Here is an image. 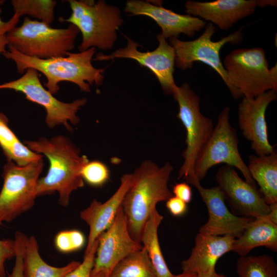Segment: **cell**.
<instances>
[{
    "label": "cell",
    "instance_id": "6da1fadb",
    "mask_svg": "<svg viewBox=\"0 0 277 277\" xmlns=\"http://www.w3.org/2000/svg\"><path fill=\"white\" fill-rule=\"evenodd\" d=\"M24 144L32 151L45 155L49 161L47 173L38 180L37 196L57 191L59 204L68 206L71 193L84 185L81 171L89 161L88 157L81 155L79 148L63 135L25 141Z\"/></svg>",
    "mask_w": 277,
    "mask_h": 277
},
{
    "label": "cell",
    "instance_id": "7a4b0ae2",
    "mask_svg": "<svg viewBox=\"0 0 277 277\" xmlns=\"http://www.w3.org/2000/svg\"><path fill=\"white\" fill-rule=\"evenodd\" d=\"M8 47L2 55L15 63L17 72L23 74L27 69L33 68L42 73L47 80L45 87L53 95L60 90L58 84L61 82L72 83L87 93L91 92L90 85L103 84L106 68H96L92 64L95 48L70 52L66 56L39 59L24 55L12 46Z\"/></svg>",
    "mask_w": 277,
    "mask_h": 277
},
{
    "label": "cell",
    "instance_id": "3957f363",
    "mask_svg": "<svg viewBox=\"0 0 277 277\" xmlns=\"http://www.w3.org/2000/svg\"><path fill=\"white\" fill-rule=\"evenodd\" d=\"M173 170L169 162L160 167L147 160L132 173V182L122 206L131 236L141 243L144 226L157 204L173 195L168 186Z\"/></svg>",
    "mask_w": 277,
    "mask_h": 277
},
{
    "label": "cell",
    "instance_id": "277c9868",
    "mask_svg": "<svg viewBox=\"0 0 277 277\" xmlns=\"http://www.w3.org/2000/svg\"><path fill=\"white\" fill-rule=\"evenodd\" d=\"M223 66L227 73L228 88L234 98L254 97L277 90L276 64L269 68L262 48L235 49L226 56Z\"/></svg>",
    "mask_w": 277,
    "mask_h": 277
},
{
    "label": "cell",
    "instance_id": "5b68a950",
    "mask_svg": "<svg viewBox=\"0 0 277 277\" xmlns=\"http://www.w3.org/2000/svg\"><path fill=\"white\" fill-rule=\"evenodd\" d=\"M172 94L179 106L176 116L186 132V147L182 154L184 161L179 170L178 179H183L195 187L201 184L194 173L195 163L208 142L214 126L212 121L201 113L200 98L189 84L176 85Z\"/></svg>",
    "mask_w": 277,
    "mask_h": 277
},
{
    "label": "cell",
    "instance_id": "8992f818",
    "mask_svg": "<svg viewBox=\"0 0 277 277\" xmlns=\"http://www.w3.org/2000/svg\"><path fill=\"white\" fill-rule=\"evenodd\" d=\"M67 2L71 9V15L67 18L60 17L59 21L70 23L81 32L80 52L93 47L111 49L117 40L116 31L123 23L120 9L103 0Z\"/></svg>",
    "mask_w": 277,
    "mask_h": 277
},
{
    "label": "cell",
    "instance_id": "52a82bcc",
    "mask_svg": "<svg viewBox=\"0 0 277 277\" xmlns=\"http://www.w3.org/2000/svg\"><path fill=\"white\" fill-rule=\"evenodd\" d=\"M78 28L70 24L66 28H54L50 25L25 17L23 23L6 35L9 46L31 57L48 59L66 56L74 48Z\"/></svg>",
    "mask_w": 277,
    "mask_h": 277
},
{
    "label": "cell",
    "instance_id": "ba28073f",
    "mask_svg": "<svg viewBox=\"0 0 277 277\" xmlns=\"http://www.w3.org/2000/svg\"><path fill=\"white\" fill-rule=\"evenodd\" d=\"M229 112V108L226 106L219 114L212 133L196 161L195 177L201 182L211 168L225 164L237 168L245 180L257 188L256 184L240 153L239 138L235 129L230 123Z\"/></svg>",
    "mask_w": 277,
    "mask_h": 277
},
{
    "label": "cell",
    "instance_id": "9c48e42d",
    "mask_svg": "<svg viewBox=\"0 0 277 277\" xmlns=\"http://www.w3.org/2000/svg\"><path fill=\"white\" fill-rule=\"evenodd\" d=\"M44 165L43 159L25 166L7 161L2 173L4 184L0 192V226L4 222H12L34 205Z\"/></svg>",
    "mask_w": 277,
    "mask_h": 277
},
{
    "label": "cell",
    "instance_id": "30bf717a",
    "mask_svg": "<svg viewBox=\"0 0 277 277\" xmlns=\"http://www.w3.org/2000/svg\"><path fill=\"white\" fill-rule=\"evenodd\" d=\"M0 89H11L23 93L26 98L42 106L46 112L45 123L50 128L64 125L69 131L73 128L70 123L76 125L80 122L77 113L84 106L87 98L65 103L55 98L42 84L39 72L33 69H27L19 78L0 84Z\"/></svg>",
    "mask_w": 277,
    "mask_h": 277
},
{
    "label": "cell",
    "instance_id": "8fae6325",
    "mask_svg": "<svg viewBox=\"0 0 277 277\" xmlns=\"http://www.w3.org/2000/svg\"><path fill=\"white\" fill-rule=\"evenodd\" d=\"M242 28L215 42L211 38L215 27L210 23L207 24L202 35L194 40L183 41L176 37L169 38L170 44L175 51V65L186 70L191 68L195 62H201L214 69L228 88L227 73L222 63L220 52L225 44H238L242 41Z\"/></svg>",
    "mask_w": 277,
    "mask_h": 277
},
{
    "label": "cell",
    "instance_id": "7c38bea8",
    "mask_svg": "<svg viewBox=\"0 0 277 277\" xmlns=\"http://www.w3.org/2000/svg\"><path fill=\"white\" fill-rule=\"evenodd\" d=\"M125 37L127 41L125 47L116 49L110 54L99 53L94 60L109 61L116 58L134 60L154 74L166 94H172L176 86L173 77L175 58L173 47L161 33L156 35L158 46L151 51H140L137 49L140 46L138 43L128 36Z\"/></svg>",
    "mask_w": 277,
    "mask_h": 277
},
{
    "label": "cell",
    "instance_id": "4fadbf2b",
    "mask_svg": "<svg viewBox=\"0 0 277 277\" xmlns=\"http://www.w3.org/2000/svg\"><path fill=\"white\" fill-rule=\"evenodd\" d=\"M98 244L91 275L109 277L115 266L143 245L134 240L128 230L127 219L121 206L111 225L98 237Z\"/></svg>",
    "mask_w": 277,
    "mask_h": 277
},
{
    "label": "cell",
    "instance_id": "5bb4252c",
    "mask_svg": "<svg viewBox=\"0 0 277 277\" xmlns=\"http://www.w3.org/2000/svg\"><path fill=\"white\" fill-rule=\"evenodd\" d=\"M277 98V90L267 91L254 97H244L238 108V124L244 137L250 142L256 155L271 154L276 150L268 140L265 113Z\"/></svg>",
    "mask_w": 277,
    "mask_h": 277
},
{
    "label": "cell",
    "instance_id": "9a60e30c",
    "mask_svg": "<svg viewBox=\"0 0 277 277\" xmlns=\"http://www.w3.org/2000/svg\"><path fill=\"white\" fill-rule=\"evenodd\" d=\"M215 180L235 215L254 219L268 214L269 206L257 188L241 178L234 167H220Z\"/></svg>",
    "mask_w": 277,
    "mask_h": 277
},
{
    "label": "cell",
    "instance_id": "2e32d148",
    "mask_svg": "<svg viewBox=\"0 0 277 277\" xmlns=\"http://www.w3.org/2000/svg\"><path fill=\"white\" fill-rule=\"evenodd\" d=\"M276 5V0L188 1L185 7L187 14L210 21L222 30H228L240 19L253 13L258 7Z\"/></svg>",
    "mask_w": 277,
    "mask_h": 277
},
{
    "label": "cell",
    "instance_id": "e0dca14e",
    "mask_svg": "<svg viewBox=\"0 0 277 277\" xmlns=\"http://www.w3.org/2000/svg\"><path fill=\"white\" fill-rule=\"evenodd\" d=\"M124 11L131 15H144L154 20L166 38H177L181 33L192 37L206 25L204 20L189 14H179L160 4L147 1L130 0L126 3Z\"/></svg>",
    "mask_w": 277,
    "mask_h": 277
},
{
    "label": "cell",
    "instance_id": "ac0fdd59",
    "mask_svg": "<svg viewBox=\"0 0 277 277\" xmlns=\"http://www.w3.org/2000/svg\"><path fill=\"white\" fill-rule=\"evenodd\" d=\"M195 188L207 207L209 215L208 221L200 227L199 232L239 238L253 219L231 213L225 204L223 193L217 186L206 188L200 184Z\"/></svg>",
    "mask_w": 277,
    "mask_h": 277
},
{
    "label": "cell",
    "instance_id": "d6986e66",
    "mask_svg": "<svg viewBox=\"0 0 277 277\" xmlns=\"http://www.w3.org/2000/svg\"><path fill=\"white\" fill-rule=\"evenodd\" d=\"M132 182V173L123 175L120 186L108 200L101 203L93 200L88 207L81 212V219L89 227L88 240L84 254L90 250L99 235L113 222Z\"/></svg>",
    "mask_w": 277,
    "mask_h": 277
},
{
    "label": "cell",
    "instance_id": "ffe728a7",
    "mask_svg": "<svg viewBox=\"0 0 277 277\" xmlns=\"http://www.w3.org/2000/svg\"><path fill=\"white\" fill-rule=\"evenodd\" d=\"M235 238L228 235H213L199 233L190 256L181 263L183 272L200 274L215 270L218 260L232 251Z\"/></svg>",
    "mask_w": 277,
    "mask_h": 277
},
{
    "label": "cell",
    "instance_id": "44dd1931",
    "mask_svg": "<svg viewBox=\"0 0 277 277\" xmlns=\"http://www.w3.org/2000/svg\"><path fill=\"white\" fill-rule=\"evenodd\" d=\"M260 246L277 251V225L267 215L254 218L248 223L241 236L234 239L232 251L245 256Z\"/></svg>",
    "mask_w": 277,
    "mask_h": 277
},
{
    "label": "cell",
    "instance_id": "7402d4cb",
    "mask_svg": "<svg viewBox=\"0 0 277 277\" xmlns=\"http://www.w3.org/2000/svg\"><path fill=\"white\" fill-rule=\"evenodd\" d=\"M247 167L265 202L269 205L277 203L276 151L266 155H249Z\"/></svg>",
    "mask_w": 277,
    "mask_h": 277
},
{
    "label": "cell",
    "instance_id": "603a6c76",
    "mask_svg": "<svg viewBox=\"0 0 277 277\" xmlns=\"http://www.w3.org/2000/svg\"><path fill=\"white\" fill-rule=\"evenodd\" d=\"M80 263L78 261H72L63 267L51 266L41 256L35 238L31 236L28 238L23 260L24 277H65Z\"/></svg>",
    "mask_w": 277,
    "mask_h": 277
},
{
    "label": "cell",
    "instance_id": "cb8c5ba5",
    "mask_svg": "<svg viewBox=\"0 0 277 277\" xmlns=\"http://www.w3.org/2000/svg\"><path fill=\"white\" fill-rule=\"evenodd\" d=\"M163 219V216L156 209L151 213L144 226L141 242L147 252L156 277H175L166 263L159 242L158 228Z\"/></svg>",
    "mask_w": 277,
    "mask_h": 277
},
{
    "label": "cell",
    "instance_id": "d4e9b609",
    "mask_svg": "<svg viewBox=\"0 0 277 277\" xmlns=\"http://www.w3.org/2000/svg\"><path fill=\"white\" fill-rule=\"evenodd\" d=\"M109 277H156L145 248L134 251L122 260Z\"/></svg>",
    "mask_w": 277,
    "mask_h": 277
},
{
    "label": "cell",
    "instance_id": "484cf974",
    "mask_svg": "<svg viewBox=\"0 0 277 277\" xmlns=\"http://www.w3.org/2000/svg\"><path fill=\"white\" fill-rule=\"evenodd\" d=\"M236 267L239 277H277V265L266 254L240 256Z\"/></svg>",
    "mask_w": 277,
    "mask_h": 277
},
{
    "label": "cell",
    "instance_id": "4316f807",
    "mask_svg": "<svg viewBox=\"0 0 277 277\" xmlns=\"http://www.w3.org/2000/svg\"><path fill=\"white\" fill-rule=\"evenodd\" d=\"M57 2L52 0H12L13 14L19 17L27 15L50 25L54 19Z\"/></svg>",
    "mask_w": 277,
    "mask_h": 277
},
{
    "label": "cell",
    "instance_id": "83f0119b",
    "mask_svg": "<svg viewBox=\"0 0 277 277\" xmlns=\"http://www.w3.org/2000/svg\"><path fill=\"white\" fill-rule=\"evenodd\" d=\"M82 178L91 186L101 187L110 179V171L103 162L94 160L89 161L81 171Z\"/></svg>",
    "mask_w": 277,
    "mask_h": 277
},
{
    "label": "cell",
    "instance_id": "f1b7e54d",
    "mask_svg": "<svg viewBox=\"0 0 277 277\" xmlns=\"http://www.w3.org/2000/svg\"><path fill=\"white\" fill-rule=\"evenodd\" d=\"M54 242L58 250L68 253L81 249L85 244V239L79 230H64L56 235Z\"/></svg>",
    "mask_w": 277,
    "mask_h": 277
},
{
    "label": "cell",
    "instance_id": "f546056e",
    "mask_svg": "<svg viewBox=\"0 0 277 277\" xmlns=\"http://www.w3.org/2000/svg\"><path fill=\"white\" fill-rule=\"evenodd\" d=\"M6 157L7 161H11L19 166H25L43 159L42 154L32 151L19 140L13 145Z\"/></svg>",
    "mask_w": 277,
    "mask_h": 277
},
{
    "label": "cell",
    "instance_id": "4dcf8cb0",
    "mask_svg": "<svg viewBox=\"0 0 277 277\" xmlns=\"http://www.w3.org/2000/svg\"><path fill=\"white\" fill-rule=\"evenodd\" d=\"M98 244L97 238L90 250L84 254L83 262L65 277H105L102 274H98L94 276L91 275Z\"/></svg>",
    "mask_w": 277,
    "mask_h": 277
},
{
    "label": "cell",
    "instance_id": "1f68e13d",
    "mask_svg": "<svg viewBox=\"0 0 277 277\" xmlns=\"http://www.w3.org/2000/svg\"><path fill=\"white\" fill-rule=\"evenodd\" d=\"M28 237L24 233L17 231L15 234V263L12 272L7 277H24L23 260L24 251Z\"/></svg>",
    "mask_w": 277,
    "mask_h": 277
},
{
    "label": "cell",
    "instance_id": "d6a6232c",
    "mask_svg": "<svg viewBox=\"0 0 277 277\" xmlns=\"http://www.w3.org/2000/svg\"><path fill=\"white\" fill-rule=\"evenodd\" d=\"M9 119L0 111V146L6 156L19 140L8 126Z\"/></svg>",
    "mask_w": 277,
    "mask_h": 277
},
{
    "label": "cell",
    "instance_id": "836d02e7",
    "mask_svg": "<svg viewBox=\"0 0 277 277\" xmlns=\"http://www.w3.org/2000/svg\"><path fill=\"white\" fill-rule=\"evenodd\" d=\"M15 246L14 240H0V277H6L5 263L15 256Z\"/></svg>",
    "mask_w": 277,
    "mask_h": 277
},
{
    "label": "cell",
    "instance_id": "e575fe53",
    "mask_svg": "<svg viewBox=\"0 0 277 277\" xmlns=\"http://www.w3.org/2000/svg\"><path fill=\"white\" fill-rule=\"evenodd\" d=\"M166 206L171 214L181 216L187 211V204L179 198L172 196L166 201Z\"/></svg>",
    "mask_w": 277,
    "mask_h": 277
},
{
    "label": "cell",
    "instance_id": "d590c367",
    "mask_svg": "<svg viewBox=\"0 0 277 277\" xmlns=\"http://www.w3.org/2000/svg\"><path fill=\"white\" fill-rule=\"evenodd\" d=\"M172 194L186 203H189L192 197L191 187L186 182L175 184L172 189Z\"/></svg>",
    "mask_w": 277,
    "mask_h": 277
},
{
    "label": "cell",
    "instance_id": "8d00e7d4",
    "mask_svg": "<svg viewBox=\"0 0 277 277\" xmlns=\"http://www.w3.org/2000/svg\"><path fill=\"white\" fill-rule=\"evenodd\" d=\"M5 1L0 0V5L5 3ZM2 12V10L0 8V14ZM19 17L13 14L12 16L8 21H3L0 17V36L5 35L10 31L16 26L19 19Z\"/></svg>",
    "mask_w": 277,
    "mask_h": 277
},
{
    "label": "cell",
    "instance_id": "74e56055",
    "mask_svg": "<svg viewBox=\"0 0 277 277\" xmlns=\"http://www.w3.org/2000/svg\"><path fill=\"white\" fill-rule=\"evenodd\" d=\"M269 206V212L267 215L273 223L277 225V203L270 204Z\"/></svg>",
    "mask_w": 277,
    "mask_h": 277
},
{
    "label": "cell",
    "instance_id": "f35d334b",
    "mask_svg": "<svg viewBox=\"0 0 277 277\" xmlns=\"http://www.w3.org/2000/svg\"><path fill=\"white\" fill-rule=\"evenodd\" d=\"M8 45V41L6 36H0V55L2 54L6 50V47Z\"/></svg>",
    "mask_w": 277,
    "mask_h": 277
},
{
    "label": "cell",
    "instance_id": "ab89813d",
    "mask_svg": "<svg viewBox=\"0 0 277 277\" xmlns=\"http://www.w3.org/2000/svg\"><path fill=\"white\" fill-rule=\"evenodd\" d=\"M196 277H227L222 274H219L215 270L203 274H197Z\"/></svg>",
    "mask_w": 277,
    "mask_h": 277
},
{
    "label": "cell",
    "instance_id": "60d3db41",
    "mask_svg": "<svg viewBox=\"0 0 277 277\" xmlns=\"http://www.w3.org/2000/svg\"><path fill=\"white\" fill-rule=\"evenodd\" d=\"M196 274L194 273H186V272H183L182 273L175 275V277H196Z\"/></svg>",
    "mask_w": 277,
    "mask_h": 277
}]
</instances>
